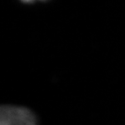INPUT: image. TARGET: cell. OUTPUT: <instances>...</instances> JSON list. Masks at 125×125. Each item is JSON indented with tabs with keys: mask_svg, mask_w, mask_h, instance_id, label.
<instances>
[{
	"mask_svg": "<svg viewBox=\"0 0 125 125\" xmlns=\"http://www.w3.org/2000/svg\"><path fill=\"white\" fill-rule=\"evenodd\" d=\"M0 125H38L35 113L22 106L4 105L0 108Z\"/></svg>",
	"mask_w": 125,
	"mask_h": 125,
	"instance_id": "6da1fadb",
	"label": "cell"
},
{
	"mask_svg": "<svg viewBox=\"0 0 125 125\" xmlns=\"http://www.w3.org/2000/svg\"><path fill=\"white\" fill-rule=\"evenodd\" d=\"M21 1H22L24 3H33L35 1H45V0H21Z\"/></svg>",
	"mask_w": 125,
	"mask_h": 125,
	"instance_id": "7a4b0ae2",
	"label": "cell"
}]
</instances>
